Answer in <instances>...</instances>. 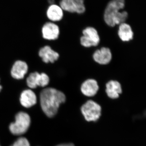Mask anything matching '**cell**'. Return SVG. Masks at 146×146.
Listing matches in <instances>:
<instances>
[{
	"label": "cell",
	"mask_w": 146,
	"mask_h": 146,
	"mask_svg": "<svg viewBox=\"0 0 146 146\" xmlns=\"http://www.w3.org/2000/svg\"><path fill=\"white\" fill-rule=\"evenodd\" d=\"M65 100V94L54 88H46L40 94L41 107L49 117H53L56 115L60 105Z\"/></svg>",
	"instance_id": "6da1fadb"
},
{
	"label": "cell",
	"mask_w": 146,
	"mask_h": 146,
	"mask_svg": "<svg viewBox=\"0 0 146 146\" xmlns=\"http://www.w3.org/2000/svg\"><path fill=\"white\" fill-rule=\"evenodd\" d=\"M125 0H110L105 9L104 18L108 26L114 27L125 23L128 13L122 11L125 7Z\"/></svg>",
	"instance_id": "7a4b0ae2"
},
{
	"label": "cell",
	"mask_w": 146,
	"mask_h": 146,
	"mask_svg": "<svg viewBox=\"0 0 146 146\" xmlns=\"http://www.w3.org/2000/svg\"><path fill=\"white\" fill-rule=\"evenodd\" d=\"M16 121L9 125V130L12 134L20 135L27 132L30 125V117L25 112H21L16 115Z\"/></svg>",
	"instance_id": "3957f363"
},
{
	"label": "cell",
	"mask_w": 146,
	"mask_h": 146,
	"mask_svg": "<svg viewBox=\"0 0 146 146\" xmlns=\"http://www.w3.org/2000/svg\"><path fill=\"white\" fill-rule=\"evenodd\" d=\"M81 112L85 119L88 121H96L101 115V107L94 101H88L83 104L81 108Z\"/></svg>",
	"instance_id": "277c9868"
},
{
	"label": "cell",
	"mask_w": 146,
	"mask_h": 146,
	"mask_svg": "<svg viewBox=\"0 0 146 146\" xmlns=\"http://www.w3.org/2000/svg\"><path fill=\"white\" fill-rule=\"evenodd\" d=\"M83 35L80 37L82 46L85 48L96 46L99 44L100 37L98 32L93 27H87L82 31Z\"/></svg>",
	"instance_id": "5b68a950"
},
{
	"label": "cell",
	"mask_w": 146,
	"mask_h": 146,
	"mask_svg": "<svg viewBox=\"0 0 146 146\" xmlns=\"http://www.w3.org/2000/svg\"><path fill=\"white\" fill-rule=\"evenodd\" d=\"M59 5L63 11L71 13L83 14L86 11L84 0H60Z\"/></svg>",
	"instance_id": "8992f818"
},
{
	"label": "cell",
	"mask_w": 146,
	"mask_h": 146,
	"mask_svg": "<svg viewBox=\"0 0 146 146\" xmlns=\"http://www.w3.org/2000/svg\"><path fill=\"white\" fill-rule=\"evenodd\" d=\"M48 76L45 73L41 74L35 72L31 73L27 79L28 86L31 89H35L38 86L44 87L49 83Z\"/></svg>",
	"instance_id": "52a82bcc"
},
{
	"label": "cell",
	"mask_w": 146,
	"mask_h": 146,
	"mask_svg": "<svg viewBox=\"0 0 146 146\" xmlns=\"http://www.w3.org/2000/svg\"><path fill=\"white\" fill-rule=\"evenodd\" d=\"M93 58L94 61L100 65H107L112 60V52L109 48L102 47L94 52Z\"/></svg>",
	"instance_id": "ba28073f"
},
{
	"label": "cell",
	"mask_w": 146,
	"mask_h": 146,
	"mask_svg": "<svg viewBox=\"0 0 146 146\" xmlns=\"http://www.w3.org/2000/svg\"><path fill=\"white\" fill-rule=\"evenodd\" d=\"M43 37L48 40L58 39L60 33L59 27L52 22H48L43 26L42 29Z\"/></svg>",
	"instance_id": "9c48e42d"
},
{
	"label": "cell",
	"mask_w": 146,
	"mask_h": 146,
	"mask_svg": "<svg viewBox=\"0 0 146 146\" xmlns=\"http://www.w3.org/2000/svg\"><path fill=\"white\" fill-rule=\"evenodd\" d=\"M99 89L98 84L94 79H88L82 84L80 89L82 94L87 97H93Z\"/></svg>",
	"instance_id": "30bf717a"
},
{
	"label": "cell",
	"mask_w": 146,
	"mask_h": 146,
	"mask_svg": "<svg viewBox=\"0 0 146 146\" xmlns=\"http://www.w3.org/2000/svg\"><path fill=\"white\" fill-rule=\"evenodd\" d=\"M106 92L110 98H118L122 92L121 84L117 80H111L106 85Z\"/></svg>",
	"instance_id": "8fae6325"
},
{
	"label": "cell",
	"mask_w": 146,
	"mask_h": 146,
	"mask_svg": "<svg viewBox=\"0 0 146 146\" xmlns=\"http://www.w3.org/2000/svg\"><path fill=\"white\" fill-rule=\"evenodd\" d=\"M39 55L45 63H54L58 59V53L53 50L49 46H45L39 51Z\"/></svg>",
	"instance_id": "7c38bea8"
},
{
	"label": "cell",
	"mask_w": 146,
	"mask_h": 146,
	"mask_svg": "<svg viewBox=\"0 0 146 146\" xmlns=\"http://www.w3.org/2000/svg\"><path fill=\"white\" fill-rule=\"evenodd\" d=\"M28 70V67L25 62L18 60L14 63L11 69V76L16 79H22L27 72Z\"/></svg>",
	"instance_id": "4fadbf2b"
},
{
	"label": "cell",
	"mask_w": 146,
	"mask_h": 146,
	"mask_svg": "<svg viewBox=\"0 0 146 146\" xmlns=\"http://www.w3.org/2000/svg\"><path fill=\"white\" fill-rule=\"evenodd\" d=\"M63 10L59 5L52 4L48 7L46 15L49 19L52 22L61 21L63 17Z\"/></svg>",
	"instance_id": "5bb4252c"
},
{
	"label": "cell",
	"mask_w": 146,
	"mask_h": 146,
	"mask_svg": "<svg viewBox=\"0 0 146 146\" xmlns=\"http://www.w3.org/2000/svg\"><path fill=\"white\" fill-rule=\"evenodd\" d=\"M22 105L25 108H30L36 104V95L32 90H25L22 92L20 98Z\"/></svg>",
	"instance_id": "9a60e30c"
},
{
	"label": "cell",
	"mask_w": 146,
	"mask_h": 146,
	"mask_svg": "<svg viewBox=\"0 0 146 146\" xmlns=\"http://www.w3.org/2000/svg\"><path fill=\"white\" fill-rule=\"evenodd\" d=\"M118 35L121 41L127 42L133 39V33L130 25L126 23L119 25Z\"/></svg>",
	"instance_id": "2e32d148"
},
{
	"label": "cell",
	"mask_w": 146,
	"mask_h": 146,
	"mask_svg": "<svg viewBox=\"0 0 146 146\" xmlns=\"http://www.w3.org/2000/svg\"><path fill=\"white\" fill-rule=\"evenodd\" d=\"M11 146H30V145L27 138L21 137L18 138V140Z\"/></svg>",
	"instance_id": "e0dca14e"
},
{
	"label": "cell",
	"mask_w": 146,
	"mask_h": 146,
	"mask_svg": "<svg viewBox=\"0 0 146 146\" xmlns=\"http://www.w3.org/2000/svg\"><path fill=\"white\" fill-rule=\"evenodd\" d=\"M56 146H74L72 143L60 144Z\"/></svg>",
	"instance_id": "ac0fdd59"
},
{
	"label": "cell",
	"mask_w": 146,
	"mask_h": 146,
	"mask_svg": "<svg viewBox=\"0 0 146 146\" xmlns=\"http://www.w3.org/2000/svg\"><path fill=\"white\" fill-rule=\"evenodd\" d=\"M2 89V86H1V85H0V91H1V90Z\"/></svg>",
	"instance_id": "d6986e66"
},
{
	"label": "cell",
	"mask_w": 146,
	"mask_h": 146,
	"mask_svg": "<svg viewBox=\"0 0 146 146\" xmlns=\"http://www.w3.org/2000/svg\"><path fill=\"white\" fill-rule=\"evenodd\" d=\"M0 146H1V145H0Z\"/></svg>",
	"instance_id": "ffe728a7"
}]
</instances>
